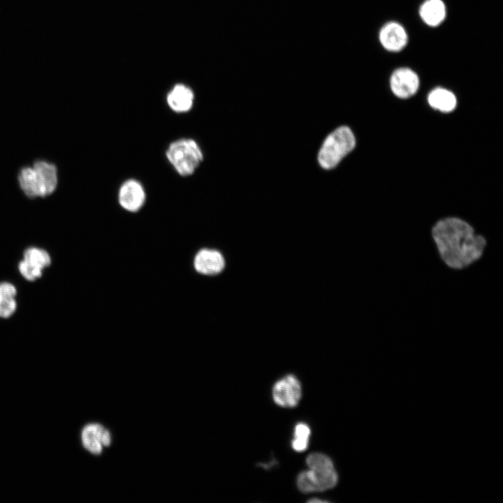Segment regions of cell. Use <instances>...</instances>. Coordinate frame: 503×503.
<instances>
[{
	"label": "cell",
	"mask_w": 503,
	"mask_h": 503,
	"mask_svg": "<svg viewBox=\"0 0 503 503\" xmlns=\"http://www.w3.org/2000/svg\"><path fill=\"white\" fill-rule=\"evenodd\" d=\"M430 236L440 260L453 270H462L478 261L487 246L484 235L456 217L437 221L430 228Z\"/></svg>",
	"instance_id": "1"
},
{
	"label": "cell",
	"mask_w": 503,
	"mask_h": 503,
	"mask_svg": "<svg viewBox=\"0 0 503 503\" xmlns=\"http://www.w3.org/2000/svg\"><path fill=\"white\" fill-rule=\"evenodd\" d=\"M306 462L309 469L302 472L297 477L300 491L304 493L321 492L335 486L338 476L328 456L313 453L307 456Z\"/></svg>",
	"instance_id": "2"
},
{
	"label": "cell",
	"mask_w": 503,
	"mask_h": 503,
	"mask_svg": "<svg viewBox=\"0 0 503 503\" xmlns=\"http://www.w3.org/2000/svg\"><path fill=\"white\" fill-rule=\"evenodd\" d=\"M166 156L176 172L182 177L194 173L203 159L201 149L191 138H180L171 143Z\"/></svg>",
	"instance_id": "3"
},
{
	"label": "cell",
	"mask_w": 503,
	"mask_h": 503,
	"mask_svg": "<svg viewBox=\"0 0 503 503\" xmlns=\"http://www.w3.org/2000/svg\"><path fill=\"white\" fill-rule=\"evenodd\" d=\"M355 145V137L349 127L337 128L323 142L318 155L319 164L325 169L335 168Z\"/></svg>",
	"instance_id": "4"
},
{
	"label": "cell",
	"mask_w": 503,
	"mask_h": 503,
	"mask_svg": "<svg viewBox=\"0 0 503 503\" xmlns=\"http://www.w3.org/2000/svg\"><path fill=\"white\" fill-rule=\"evenodd\" d=\"M80 439L83 448L94 455H101L112 441L110 430L99 423L86 424L81 430Z\"/></svg>",
	"instance_id": "5"
},
{
	"label": "cell",
	"mask_w": 503,
	"mask_h": 503,
	"mask_svg": "<svg viewBox=\"0 0 503 503\" xmlns=\"http://www.w3.org/2000/svg\"><path fill=\"white\" fill-rule=\"evenodd\" d=\"M301 395L300 383L293 374H288L277 381L272 388L274 401L283 407H296L301 398Z\"/></svg>",
	"instance_id": "6"
},
{
	"label": "cell",
	"mask_w": 503,
	"mask_h": 503,
	"mask_svg": "<svg viewBox=\"0 0 503 503\" xmlns=\"http://www.w3.org/2000/svg\"><path fill=\"white\" fill-rule=\"evenodd\" d=\"M146 194L143 185L136 180H126L118 192V202L127 212H138L144 205Z\"/></svg>",
	"instance_id": "7"
},
{
	"label": "cell",
	"mask_w": 503,
	"mask_h": 503,
	"mask_svg": "<svg viewBox=\"0 0 503 503\" xmlns=\"http://www.w3.org/2000/svg\"><path fill=\"white\" fill-rule=\"evenodd\" d=\"M393 93L400 99L413 96L419 87L418 75L409 68H399L393 71L390 79Z\"/></svg>",
	"instance_id": "8"
},
{
	"label": "cell",
	"mask_w": 503,
	"mask_h": 503,
	"mask_svg": "<svg viewBox=\"0 0 503 503\" xmlns=\"http://www.w3.org/2000/svg\"><path fill=\"white\" fill-rule=\"evenodd\" d=\"M193 265L198 273L212 276L220 273L224 270L225 261L220 252L203 248L196 254Z\"/></svg>",
	"instance_id": "9"
},
{
	"label": "cell",
	"mask_w": 503,
	"mask_h": 503,
	"mask_svg": "<svg viewBox=\"0 0 503 503\" xmlns=\"http://www.w3.org/2000/svg\"><path fill=\"white\" fill-rule=\"evenodd\" d=\"M379 41L388 51L398 52L407 45L408 36L404 28L398 22H389L379 31Z\"/></svg>",
	"instance_id": "10"
},
{
	"label": "cell",
	"mask_w": 503,
	"mask_h": 503,
	"mask_svg": "<svg viewBox=\"0 0 503 503\" xmlns=\"http://www.w3.org/2000/svg\"><path fill=\"white\" fill-rule=\"evenodd\" d=\"M194 94L187 86L178 84L168 93L166 101L169 108L177 113L189 112L193 107Z\"/></svg>",
	"instance_id": "11"
},
{
	"label": "cell",
	"mask_w": 503,
	"mask_h": 503,
	"mask_svg": "<svg viewBox=\"0 0 503 503\" xmlns=\"http://www.w3.org/2000/svg\"><path fill=\"white\" fill-rule=\"evenodd\" d=\"M33 169L41 189V196L52 194L57 184L56 167L45 161H37Z\"/></svg>",
	"instance_id": "12"
},
{
	"label": "cell",
	"mask_w": 503,
	"mask_h": 503,
	"mask_svg": "<svg viewBox=\"0 0 503 503\" xmlns=\"http://www.w3.org/2000/svg\"><path fill=\"white\" fill-rule=\"evenodd\" d=\"M419 15L427 25L437 27L442 24L446 17L445 4L442 0H425L420 7Z\"/></svg>",
	"instance_id": "13"
},
{
	"label": "cell",
	"mask_w": 503,
	"mask_h": 503,
	"mask_svg": "<svg viewBox=\"0 0 503 503\" xmlns=\"http://www.w3.org/2000/svg\"><path fill=\"white\" fill-rule=\"evenodd\" d=\"M428 101L432 108L444 112L453 110L457 103L453 92L442 87L432 89L428 94Z\"/></svg>",
	"instance_id": "14"
},
{
	"label": "cell",
	"mask_w": 503,
	"mask_h": 503,
	"mask_svg": "<svg viewBox=\"0 0 503 503\" xmlns=\"http://www.w3.org/2000/svg\"><path fill=\"white\" fill-rule=\"evenodd\" d=\"M20 185L24 194L29 197L41 196V189L33 167L23 168L19 175Z\"/></svg>",
	"instance_id": "15"
},
{
	"label": "cell",
	"mask_w": 503,
	"mask_h": 503,
	"mask_svg": "<svg viewBox=\"0 0 503 503\" xmlns=\"http://www.w3.org/2000/svg\"><path fill=\"white\" fill-rule=\"evenodd\" d=\"M24 261L34 267L43 269L50 265L49 254L44 249L29 247L24 251Z\"/></svg>",
	"instance_id": "16"
},
{
	"label": "cell",
	"mask_w": 503,
	"mask_h": 503,
	"mask_svg": "<svg viewBox=\"0 0 503 503\" xmlns=\"http://www.w3.org/2000/svg\"><path fill=\"white\" fill-rule=\"evenodd\" d=\"M310 430L308 425L303 423H298L294 430V439L292 441L293 449L298 452L305 451L308 445Z\"/></svg>",
	"instance_id": "17"
},
{
	"label": "cell",
	"mask_w": 503,
	"mask_h": 503,
	"mask_svg": "<svg viewBox=\"0 0 503 503\" xmlns=\"http://www.w3.org/2000/svg\"><path fill=\"white\" fill-rule=\"evenodd\" d=\"M21 275L29 281H34L42 275V269L34 267L24 260L19 263Z\"/></svg>",
	"instance_id": "18"
},
{
	"label": "cell",
	"mask_w": 503,
	"mask_h": 503,
	"mask_svg": "<svg viewBox=\"0 0 503 503\" xmlns=\"http://www.w3.org/2000/svg\"><path fill=\"white\" fill-rule=\"evenodd\" d=\"M16 309L15 298H5L0 295V317L8 318Z\"/></svg>",
	"instance_id": "19"
},
{
	"label": "cell",
	"mask_w": 503,
	"mask_h": 503,
	"mask_svg": "<svg viewBox=\"0 0 503 503\" xmlns=\"http://www.w3.org/2000/svg\"><path fill=\"white\" fill-rule=\"evenodd\" d=\"M17 291L15 287L8 282L0 283V295L5 298H14Z\"/></svg>",
	"instance_id": "20"
},
{
	"label": "cell",
	"mask_w": 503,
	"mask_h": 503,
	"mask_svg": "<svg viewBox=\"0 0 503 503\" xmlns=\"http://www.w3.org/2000/svg\"><path fill=\"white\" fill-rule=\"evenodd\" d=\"M308 502H312V503H314V502H326V501H325V500H319V499H312V500H308Z\"/></svg>",
	"instance_id": "21"
}]
</instances>
